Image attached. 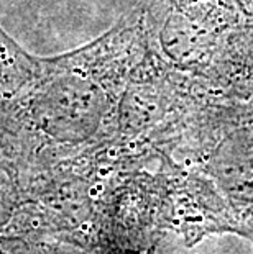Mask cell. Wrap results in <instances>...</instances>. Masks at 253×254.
I'll list each match as a JSON object with an SVG mask.
<instances>
[{"label":"cell","instance_id":"cell-1","mask_svg":"<svg viewBox=\"0 0 253 254\" xmlns=\"http://www.w3.org/2000/svg\"><path fill=\"white\" fill-rule=\"evenodd\" d=\"M0 254H28V246L20 240H2Z\"/></svg>","mask_w":253,"mask_h":254}]
</instances>
